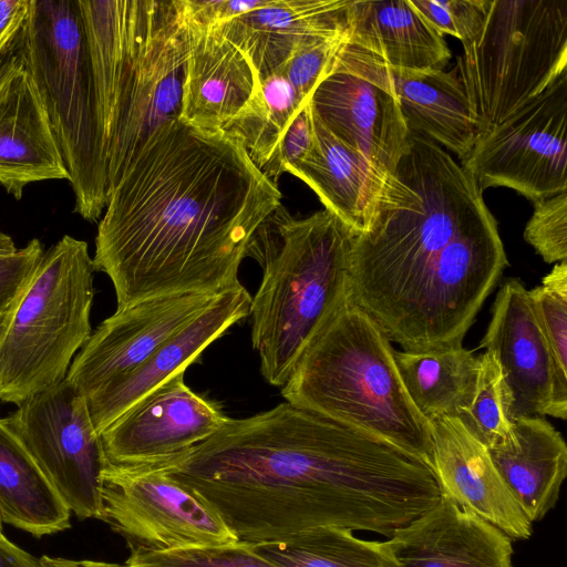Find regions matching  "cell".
<instances>
[{
  "label": "cell",
  "instance_id": "2e32d148",
  "mask_svg": "<svg viewBox=\"0 0 567 567\" xmlns=\"http://www.w3.org/2000/svg\"><path fill=\"white\" fill-rule=\"evenodd\" d=\"M480 348L492 352L501 365L512 421L543 415L566 420L557 404L549 348L528 290L518 279H509L499 288Z\"/></svg>",
  "mask_w": 567,
  "mask_h": 567
},
{
  "label": "cell",
  "instance_id": "d6986e66",
  "mask_svg": "<svg viewBox=\"0 0 567 567\" xmlns=\"http://www.w3.org/2000/svg\"><path fill=\"white\" fill-rule=\"evenodd\" d=\"M250 301L241 284L221 291L137 369L86 398L95 431L100 434L151 391L198 361L213 342L249 316Z\"/></svg>",
  "mask_w": 567,
  "mask_h": 567
},
{
  "label": "cell",
  "instance_id": "52a82bcc",
  "mask_svg": "<svg viewBox=\"0 0 567 567\" xmlns=\"http://www.w3.org/2000/svg\"><path fill=\"white\" fill-rule=\"evenodd\" d=\"M95 266L86 241L64 235L43 252L0 324V400L19 405L63 381L92 333Z\"/></svg>",
  "mask_w": 567,
  "mask_h": 567
},
{
  "label": "cell",
  "instance_id": "ab89813d",
  "mask_svg": "<svg viewBox=\"0 0 567 567\" xmlns=\"http://www.w3.org/2000/svg\"><path fill=\"white\" fill-rule=\"evenodd\" d=\"M39 558L21 549L7 537L0 539V567H38Z\"/></svg>",
  "mask_w": 567,
  "mask_h": 567
},
{
  "label": "cell",
  "instance_id": "b9f144b4",
  "mask_svg": "<svg viewBox=\"0 0 567 567\" xmlns=\"http://www.w3.org/2000/svg\"><path fill=\"white\" fill-rule=\"evenodd\" d=\"M17 249L18 248L16 247L12 238L9 235L0 231V257L12 255L17 251Z\"/></svg>",
  "mask_w": 567,
  "mask_h": 567
},
{
  "label": "cell",
  "instance_id": "74e56055",
  "mask_svg": "<svg viewBox=\"0 0 567 567\" xmlns=\"http://www.w3.org/2000/svg\"><path fill=\"white\" fill-rule=\"evenodd\" d=\"M43 252L41 241L33 238L12 255L0 257V324L20 296Z\"/></svg>",
  "mask_w": 567,
  "mask_h": 567
},
{
  "label": "cell",
  "instance_id": "7a4b0ae2",
  "mask_svg": "<svg viewBox=\"0 0 567 567\" xmlns=\"http://www.w3.org/2000/svg\"><path fill=\"white\" fill-rule=\"evenodd\" d=\"M281 205L277 183L223 130L158 126L109 193L93 262L116 309L240 285L255 235Z\"/></svg>",
  "mask_w": 567,
  "mask_h": 567
},
{
  "label": "cell",
  "instance_id": "8d00e7d4",
  "mask_svg": "<svg viewBox=\"0 0 567 567\" xmlns=\"http://www.w3.org/2000/svg\"><path fill=\"white\" fill-rule=\"evenodd\" d=\"M313 137L312 106L309 99L287 127L274 158L261 169L264 175L276 183L281 174L287 173L289 166L310 151Z\"/></svg>",
  "mask_w": 567,
  "mask_h": 567
},
{
  "label": "cell",
  "instance_id": "44dd1931",
  "mask_svg": "<svg viewBox=\"0 0 567 567\" xmlns=\"http://www.w3.org/2000/svg\"><path fill=\"white\" fill-rule=\"evenodd\" d=\"M183 8V1H182ZM188 59L179 118L206 130H223L258 90L250 61L217 27L189 19Z\"/></svg>",
  "mask_w": 567,
  "mask_h": 567
},
{
  "label": "cell",
  "instance_id": "f35d334b",
  "mask_svg": "<svg viewBox=\"0 0 567 567\" xmlns=\"http://www.w3.org/2000/svg\"><path fill=\"white\" fill-rule=\"evenodd\" d=\"M31 0H0V54L23 27Z\"/></svg>",
  "mask_w": 567,
  "mask_h": 567
},
{
  "label": "cell",
  "instance_id": "484cf974",
  "mask_svg": "<svg viewBox=\"0 0 567 567\" xmlns=\"http://www.w3.org/2000/svg\"><path fill=\"white\" fill-rule=\"evenodd\" d=\"M382 66L410 133L445 146L463 162L477 140V132L455 71Z\"/></svg>",
  "mask_w": 567,
  "mask_h": 567
},
{
  "label": "cell",
  "instance_id": "7402d4cb",
  "mask_svg": "<svg viewBox=\"0 0 567 567\" xmlns=\"http://www.w3.org/2000/svg\"><path fill=\"white\" fill-rule=\"evenodd\" d=\"M350 0H268L217 28L250 61L259 80L277 73L302 43L343 33Z\"/></svg>",
  "mask_w": 567,
  "mask_h": 567
},
{
  "label": "cell",
  "instance_id": "f546056e",
  "mask_svg": "<svg viewBox=\"0 0 567 567\" xmlns=\"http://www.w3.org/2000/svg\"><path fill=\"white\" fill-rule=\"evenodd\" d=\"M302 99L281 73L260 80L258 90L224 126L261 171L275 156L281 138L301 106Z\"/></svg>",
  "mask_w": 567,
  "mask_h": 567
},
{
  "label": "cell",
  "instance_id": "3957f363",
  "mask_svg": "<svg viewBox=\"0 0 567 567\" xmlns=\"http://www.w3.org/2000/svg\"><path fill=\"white\" fill-rule=\"evenodd\" d=\"M349 262L350 300L415 351L462 343L508 264L472 174L414 133Z\"/></svg>",
  "mask_w": 567,
  "mask_h": 567
},
{
  "label": "cell",
  "instance_id": "4316f807",
  "mask_svg": "<svg viewBox=\"0 0 567 567\" xmlns=\"http://www.w3.org/2000/svg\"><path fill=\"white\" fill-rule=\"evenodd\" d=\"M71 511L6 417L0 419V518L42 537L71 526Z\"/></svg>",
  "mask_w": 567,
  "mask_h": 567
},
{
  "label": "cell",
  "instance_id": "4fadbf2b",
  "mask_svg": "<svg viewBox=\"0 0 567 567\" xmlns=\"http://www.w3.org/2000/svg\"><path fill=\"white\" fill-rule=\"evenodd\" d=\"M311 105L334 136L389 175L409 151L411 133L384 68L344 38Z\"/></svg>",
  "mask_w": 567,
  "mask_h": 567
},
{
  "label": "cell",
  "instance_id": "ac0fdd59",
  "mask_svg": "<svg viewBox=\"0 0 567 567\" xmlns=\"http://www.w3.org/2000/svg\"><path fill=\"white\" fill-rule=\"evenodd\" d=\"M429 423V464L441 493L512 539H528L533 523L499 476L488 449L456 416H437Z\"/></svg>",
  "mask_w": 567,
  "mask_h": 567
},
{
  "label": "cell",
  "instance_id": "9c48e42d",
  "mask_svg": "<svg viewBox=\"0 0 567 567\" xmlns=\"http://www.w3.org/2000/svg\"><path fill=\"white\" fill-rule=\"evenodd\" d=\"M453 70L478 137L567 71V0H489Z\"/></svg>",
  "mask_w": 567,
  "mask_h": 567
},
{
  "label": "cell",
  "instance_id": "e575fe53",
  "mask_svg": "<svg viewBox=\"0 0 567 567\" xmlns=\"http://www.w3.org/2000/svg\"><path fill=\"white\" fill-rule=\"evenodd\" d=\"M344 33L346 31L300 44L278 71L302 99L311 97L318 84L329 73Z\"/></svg>",
  "mask_w": 567,
  "mask_h": 567
},
{
  "label": "cell",
  "instance_id": "8992f818",
  "mask_svg": "<svg viewBox=\"0 0 567 567\" xmlns=\"http://www.w3.org/2000/svg\"><path fill=\"white\" fill-rule=\"evenodd\" d=\"M394 352L384 331L348 296L308 343L281 395L429 463L430 423L411 401Z\"/></svg>",
  "mask_w": 567,
  "mask_h": 567
},
{
  "label": "cell",
  "instance_id": "30bf717a",
  "mask_svg": "<svg viewBox=\"0 0 567 567\" xmlns=\"http://www.w3.org/2000/svg\"><path fill=\"white\" fill-rule=\"evenodd\" d=\"M131 550L167 551L237 542L217 512L165 466L106 464L101 517Z\"/></svg>",
  "mask_w": 567,
  "mask_h": 567
},
{
  "label": "cell",
  "instance_id": "9a60e30c",
  "mask_svg": "<svg viewBox=\"0 0 567 567\" xmlns=\"http://www.w3.org/2000/svg\"><path fill=\"white\" fill-rule=\"evenodd\" d=\"M217 295H174L116 309L92 331L74 357L65 380L89 398L143 364Z\"/></svg>",
  "mask_w": 567,
  "mask_h": 567
},
{
  "label": "cell",
  "instance_id": "836d02e7",
  "mask_svg": "<svg viewBox=\"0 0 567 567\" xmlns=\"http://www.w3.org/2000/svg\"><path fill=\"white\" fill-rule=\"evenodd\" d=\"M524 239L548 264L567 260V192L534 202Z\"/></svg>",
  "mask_w": 567,
  "mask_h": 567
},
{
  "label": "cell",
  "instance_id": "277c9868",
  "mask_svg": "<svg viewBox=\"0 0 567 567\" xmlns=\"http://www.w3.org/2000/svg\"><path fill=\"white\" fill-rule=\"evenodd\" d=\"M109 193L152 133L179 118L188 59L182 0H78Z\"/></svg>",
  "mask_w": 567,
  "mask_h": 567
},
{
  "label": "cell",
  "instance_id": "5bb4252c",
  "mask_svg": "<svg viewBox=\"0 0 567 567\" xmlns=\"http://www.w3.org/2000/svg\"><path fill=\"white\" fill-rule=\"evenodd\" d=\"M184 373L158 385L100 433L106 464L169 465L227 422L221 406L195 393Z\"/></svg>",
  "mask_w": 567,
  "mask_h": 567
},
{
  "label": "cell",
  "instance_id": "7c38bea8",
  "mask_svg": "<svg viewBox=\"0 0 567 567\" xmlns=\"http://www.w3.org/2000/svg\"><path fill=\"white\" fill-rule=\"evenodd\" d=\"M6 420L71 513L100 518L106 460L85 396L64 379L21 402Z\"/></svg>",
  "mask_w": 567,
  "mask_h": 567
},
{
  "label": "cell",
  "instance_id": "e0dca14e",
  "mask_svg": "<svg viewBox=\"0 0 567 567\" xmlns=\"http://www.w3.org/2000/svg\"><path fill=\"white\" fill-rule=\"evenodd\" d=\"M69 173L27 63L21 30L0 54V186L17 200L24 188Z\"/></svg>",
  "mask_w": 567,
  "mask_h": 567
},
{
  "label": "cell",
  "instance_id": "6da1fadb",
  "mask_svg": "<svg viewBox=\"0 0 567 567\" xmlns=\"http://www.w3.org/2000/svg\"><path fill=\"white\" fill-rule=\"evenodd\" d=\"M165 468L248 544L324 526L390 538L442 495L421 457L289 402L229 417Z\"/></svg>",
  "mask_w": 567,
  "mask_h": 567
},
{
  "label": "cell",
  "instance_id": "d590c367",
  "mask_svg": "<svg viewBox=\"0 0 567 567\" xmlns=\"http://www.w3.org/2000/svg\"><path fill=\"white\" fill-rule=\"evenodd\" d=\"M410 3L439 33L455 37L465 45L481 30L489 0H410Z\"/></svg>",
  "mask_w": 567,
  "mask_h": 567
},
{
  "label": "cell",
  "instance_id": "1f68e13d",
  "mask_svg": "<svg viewBox=\"0 0 567 567\" xmlns=\"http://www.w3.org/2000/svg\"><path fill=\"white\" fill-rule=\"evenodd\" d=\"M528 293L554 361L557 404L567 417V260L556 262Z\"/></svg>",
  "mask_w": 567,
  "mask_h": 567
},
{
  "label": "cell",
  "instance_id": "4dcf8cb0",
  "mask_svg": "<svg viewBox=\"0 0 567 567\" xmlns=\"http://www.w3.org/2000/svg\"><path fill=\"white\" fill-rule=\"evenodd\" d=\"M473 396L456 416L488 450L507 447L516 442L514 422L508 416V395L501 365L485 351L480 357Z\"/></svg>",
  "mask_w": 567,
  "mask_h": 567
},
{
  "label": "cell",
  "instance_id": "8fae6325",
  "mask_svg": "<svg viewBox=\"0 0 567 567\" xmlns=\"http://www.w3.org/2000/svg\"><path fill=\"white\" fill-rule=\"evenodd\" d=\"M462 165L482 192L504 186L533 203L567 192V71L478 136Z\"/></svg>",
  "mask_w": 567,
  "mask_h": 567
},
{
  "label": "cell",
  "instance_id": "ffe728a7",
  "mask_svg": "<svg viewBox=\"0 0 567 567\" xmlns=\"http://www.w3.org/2000/svg\"><path fill=\"white\" fill-rule=\"evenodd\" d=\"M386 542L399 567H513V539L443 494Z\"/></svg>",
  "mask_w": 567,
  "mask_h": 567
},
{
  "label": "cell",
  "instance_id": "d6a6232c",
  "mask_svg": "<svg viewBox=\"0 0 567 567\" xmlns=\"http://www.w3.org/2000/svg\"><path fill=\"white\" fill-rule=\"evenodd\" d=\"M125 564L131 567H285L240 540L179 550H131Z\"/></svg>",
  "mask_w": 567,
  "mask_h": 567
},
{
  "label": "cell",
  "instance_id": "d4e9b609",
  "mask_svg": "<svg viewBox=\"0 0 567 567\" xmlns=\"http://www.w3.org/2000/svg\"><path fill=\"white\" fill-rule=\"evenodd\" d=\"M513 422L516 442L488 452L519 507L536 523L559 498L567 474V446L561 434L542 416Z\"/></svg>",
  "mask_w": 567,
  "mask_h": 567
},
{
  "label": "cell",
  "instance_id": "cb8c5ba5",
  "mask_svg": "<svg viewBox=\"0 0 567 567\" xmlns=\"http://www.w3.org/2000/svg\"><path fill=\"white\" fill-rule=\"evenodd\" d=\"M312 116V146L287 173L306 183L353 235L360 234L370 224L389 174L334 136L313 110Z\"/></svg>",
  "mask_w": 567,
  "mask_h": 567
},
{
  "label": "cell",
  "instance_id": "5b68a950",
  "mask_svg": "<svg viewBox=\"0 0 567 567\" xmlns=\"http://www.w3.org/2000/svg\"><path fill=\"white\" fill-rule=\"evenodd\" d=\"M352 231L322 209L293 217L281 204L257 230L249 257L262 268L251 297V343L260 372L284 386L303 350L349 296Z\"/></svg>",
  "mask_w": 567,
  "mask_h": 567
},
{
  "label": "cell",
  "instance_id": "f1b7e54d",
  "mask_svg": "<svg viewBox=\"0 0 567 567\" xmlns=\"http://www.w3.org/2000/svg\"><path fill=\"white\" fill-rule=\"evenodd\" d=\"M250 545L285 567H399L386 540L362 539L340 527H318Z\"/></svg>",
  "mask_w": 567,
  "mask_h": 567
},
{
  "label": "cell",
  "instance_id": "603a6c76",
  "mask_svg": "<svg viewBox=\"0 0 567 567\" xmlns=\"http://www.w3.org/2000/svg\"><path fill=\"white\" fill-rule=\"evenodd\" d=\"M344 43L393 70H444L452 53L410 0L349 1Z\"/></svg>",
  "mask_w": 567,
  "mask_h": 567
},
{
  "label": "cell",
  "instance_id": "7bdbcfd3",
  "mask_svg": "<svg viewBox=\"0 0 567 567\" xmlns=\"http://www.w3.org/2000/svg\"><path fill=\"white\" fill-rule=\"evenodd\" d=\"M2 524H3V523H2V520H1V518H0V539L6 538V536L3 535Z\"/></svg>",
  "mask_w": 567,
  "mask_h": 567
},
{
  "label": "cell",
  "instance_id": "60d3db41",
  "mask_svg": "<svg viewBox=\"0 0 567 567\" xmlns=\"http://www.w3.org/2000/svg\"><path fill=\"white\" fill-rule=\"evenodd\" d=\"M38 567H131L124 564L95 559H71L43 555L39 558Z\"/></svg>",
  "mask_w": 567,
  "mask_h": 567
},
{
  "label": "cell",
  "instance_id": "ba28073f",
  "mask_svg": "<svg viewBox=\"0 0 567 567\" xmlns=\"http://www.w3.org/2000/svg\"><path fill=\"white\" fill-rule=\"evenodd\" d=\"M23 50L69 173L74 212L101 218L109 198L97 102L78 0H31Z\"/></svg>",
  "mask_w": 567,
  "mask_h": 567
},
{
  "label": "cell",
  "instance_id": "83f0119b",
  "mask_svg": "<svg viewBox=\"0 0 567 567\" xmlns=\"http://www.w3.org/2000/svg\"><path fill=\"white\" fill-rule=\"evenodd\" d=\"M403 385L429 421L457 416L470 403L477 377L478 360L463 343L394 352Z\"/></svg>",
  "mask_w": 567,
  "mask_h": 567
}]
</instances>
